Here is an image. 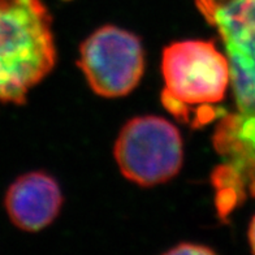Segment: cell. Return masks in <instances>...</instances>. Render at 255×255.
I'll list each match as a JSON object with an SVG mask.
<instances>
[{
  "label": "cell",
  "instance_id": "obj_4",
  "mask_svg": "<svg viewBox=\"0 0 255 255\" xmlns=\"http://www.w3.org/2000/svg\"><path fill=\"white\" fill-rule=\"evenodd\" d=\"M184 158L177 128L159 116L128 121L115 143L121 173L141 186H154L175 177Z\"/></svg>",
  "mask_w": 255,
  "mask_h": 255
},
{
  "label": "cell",
  "instance_id": "obj_6",
  "mask_svg": "<svg viewBox=\"0 0 255 255\" xmlns=\"http://www.w3.org/2000/svg\"><path fill=\"white\" fill-rule=\"evenodd\" d=\"M63 195L57 182L43 172L18 177L7 190L4 206L10 222L26 232H38L54 222Z\"/></svg>",
  "mask_w": 255,
  "mask_h": 255
},
{
  "label": "cell",
  "instance_id": "obj_3",
  "mask_svg": "<svg viewBox=\"0 0 255 255\" xmlns=\"http://www.w3.org/2000/svg\"><path fill=\"white\" fill-rule=\"evenodd\" d=\"M219 33L231 72L237 120L255 121V0H195Z\"/></svg>",
  "mask_w": 255,
  "mask_h": 255
},
{
  "label": "cell",
  "instance_id": "obj_7",
  "mask_svg": "<svg viewBox=\"0 0 255 255\" xmlns=\"http://www.w3.org/2000/svg\"><path fill=\"white\" fill-rule=\"evenodd\" d=\"M214 250L207 246H201L197 244H180L175 249L168 250L167 254H211Z\"/></svg>",
  "mask_w": 255,
  "mask_h": 255
},
{
  "label": "cell",
  "instance_id": "obj_1",
  "mask_svg": "<svg viewBox=\"0 0 255 255\" xmlns=\"http://www.w3.org/2000/svg\"><path fill=\"white\" fill-rule=\"evenodd\" d=\"M52 22L42 0H0V102L22 104L55 67Z\"/></svg>",
  "mask_w": 255,
  "mask_h": 255
},
{
  "label": "cell",
  "instance_id": "obj_5",
  "mask_svg": "<svg viewBox=\"0 0 255 255\" xmlns=\"http://www.w3.org/2000/svg\"><path fill=\"white\" fill-rule=\"evenodd\" d=\"M78 67L97 95L125 97L134 90L143 74L141 40L130 31L106 25L81 44Z\"/></svg>",
  "mask_w": 255,
  "mask_h": 255
},
{
  "label": "cell",
  "instance_id": "obj_8",
  "mask_svg": "<svg viewBox=\"0 0 255 255\" xmlns=\"http://www.w3.org/2000/svg\"><path fill=\"white\" fill-rule=\"evenodd\" d=\"M249 241H250V246H252L253 253H255V216L253 218L250 228H249Z\"/></svg>",
  "mask_w": 255,
  "mask_h": 255
},
{
  "label": "cell",
  "instance_id": "obj_2",
  "mask_svg": "<svg viewBox=\"0 0 255 255\" xmlns=\"http://www.w3.org/2000/svg\"><path fill=\"white\" fill-rule=\"evenodd\" d=\"M161 103L177 120L199 128L219 116L231 86L229 63L208 40H182L163 51Z\"/></svg>",
  "mask_w": 255,
  "mask_h": 255
}]
</instances>
